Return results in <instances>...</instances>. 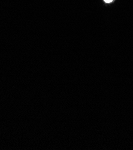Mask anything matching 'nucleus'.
I'll return each instance as SVG.
<instances>
[{"instance_id":"1","label":"nucleus","mask_w":133,"mask_h":150,"mask_svg":"<svg viewBox=\"0 0 133 150\" xmlns=\"http://www.w3.org/2000/svg\"><path fill=\"white\" fill-rule=\"evenodd\" d=\"M104 1L107 3H110L112 1V0H104Z\"/></svg>"}]
</instances>
